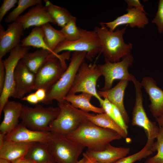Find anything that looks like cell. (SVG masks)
I'll return each mask as SVG.
<instances>
[{"mask_svg": "<svg viewBox=\"0 0 163 163\" xmlns=\"http://www.w3.org/2000/svg\"><path fill=\"white\" fill-rule=\"evenodd\" d=\"M66 136L69 139L94 151H102L111 142L122 138L116 132L99 126L88 120Z\"/></svg>", "mask_w": 163, "mask_h": 163, "instance_id": "1", "label": "cell"}, {"mask_svg": "<svg viewBox=\"0 0 163 163\" xmlns=\"http://www.w3.org/2000/svg\"><path fill=\"white\" fill-rule=\"evenodd\" d=\"M99 24L100 26H96L94 30L99 37L101 46L100 54H103L105 62H118L131 53L132 44L125 43L123 38L126 27L121 29L117 28L111 31L103 22Z\"/></svg>", "mask_w": 163, "mask_h": 163, "instance_id": "2", "label": "cell"}, {"mask_svg": "<svg viewBox=\"0 0 163 163\" xmlns=\"http://www.w3.org/2000/svg\"><path fill=\"white\" fill-rule=\"evenodd\" d=\"M86 54L84 52L72 53L66 69L56 82L46 91L42 103L50 104L54 100L58 101L64 99L72 87L79 68L85 61Z\"/></svg>", "mask_w": 163, "mask_h": 163, "instance_id": "3", "label": "cell"}, {"mask_svg": "<svg viewBox=\"0 0 163 163\" xmlns=\"http://www.w3.org/2000/svg\"><path fill=\"white\" fill-rule=\"evenodd\" d=\"M70 54L69 51L57 55L51 54L35 74L33 90L42 88L47 91L54 85L66 69V60Z\"/></svg>", "mask_w": 163, "mask_h": 163, "instance_id": "4", "label": "cell"}, {"mask_svg": "<svg viewBox=\"0 0 163 163\" xmlns=\"http://www.w3.org/2000/svg\"><path fill=\"white\" fill-rule=\"evenodd\" d=\"M57 104L60 111L57 117L50 123V132L66 136L88 120V117L91 114L74 107L64 99L57 101Z\"/></svg>", "mask_w": 163, "mask_h": 163, "instance_id": "5", "label": "cell"}, {"mask_svg": "<svg viewBox=\"0 0 163 163\" xmlns=\"http://www.w3.org/2000/svg\"><path fill=\"white\" fill-rule=\"evenodd\" d=\"M56 163H77L85 148L61 133L50 132L46 143Z\"/></svg>", "mask_w": 163, "mask_h": 163, "instance_id": "6", "label": "cell"}, {"mask_svg": "<svg viewBox=\"0 0 163 163\" xmlns=\"http://www.w3.org/2000/svg\"><path fill=\"white\" fill-rule=\"evenodd\" d=\"M60 111L58 107H46L37 104L32 107L23 105L20 118L21 123L31 130L48 132L50 123L57 117Z\"/></svg>", "mask_w": 163, "mask_h": 163, "instance_id": "7", "label": "cell"}, {"mask_svg": "<svg viewBox=\"0 0 163 163\" xmlns=\"http://www.w3.org/2000/svg\"><path fill=\"white\" fill-rule=\"evenodd\" d=\"M102 75L95 62L88 64L84 61L79 68L68 94L80 92L90 94L97 99L101 106L104 99L98 94L96 85L98 79Z\"/></svg>", "mask_w": 163, "mask_h": 163, "instance_id": "8", "label": "cell"}, {"mask_svg": "<svg viewBox=\"0 0 163 163\" xmlns=\"http://www.w3.org/2000/svg\"><path fill=\"white\" fill-rule=\"evenodd\" d=\"M81 35L78 40L72 41L65 40L60 43L54 50L57 54L66 51L84 52L86 53V58L91 61L101 51L99 37L94 31L80 29Z\"/></svg>", "mask_w": 163, "mask_h": 163, "instance_id": "9", "label": "cell"}, {"mask_svg": "<svg viewBox=\"0 0 163 163\" xmlns=\"http://www.w3.org/2000/svg\"><path fill=\"white\" fill-rule=\"evenodd\" d=\"M132 81L134 85L136 97L132 113L131 124L143 129L147 138V141L154 142L159 133V128L155 122L149 119L146 114L143 104L142 87L141 83L134 76Z\"/></svg>", "mask_w": 163, "mask_h": 163, "instance_id": "10", "label": "cell"}, {"mask_svg": "<svg viewBox=\"0 0 163 163\" xmlns=\"http://www.w3.org/2000/svg\"><path fill=\"white\" fill-rule=\"evenodd\" d=\"M30 49V47L24 46L20 44L11 51L7 58L2 60L5 69L6 78L4 88L0 94V116L3 108L9 98L13 97L14 73L16 66L19 61L28 53Z\"/></svg>", "mask_w": 163, "mask_h": 163, "instance_id": "11", "label": "cell"}, {"mask_svg": "<svg viewBox=\"0 0 163 163\" xmlns=\"http://www.w3.org/2000/svg\"><path fill=\"white\" fill-rule=\"evenodd\" d=\"M134 58L131 53L118 62L106 61L103 64H98V67L104 78V87L101 89L104 91L111 88L116 80H126L132 81L133 75L130 74L128 68L132 64Z\"/></svg>", "mask_w": 163, "mask_h": 163, "instance_id": "12", "label": "cell"}, {"mask_svg": "<svg viewBox=\"0 0 163 163\" xmlns=\"http://www.w3.org/2000/svg\"><path fill=\"white\" fill-rule=\"evenodd\" d=\"M14 87L12 97L22 99L34 89L35 74L31 72L21 60L14 73Z\"/></svg>", "mask_w": 163, "mask_h": 163, "instance_id": "13", "label": "cell"}, {"mask_svg": "<svg viewBox=\"0 0 163 163\" xmlns=\"http://www.w3.org/2000/svg\"><path fill=\"white\" fill-rule=\"evenodd\" d=\"M24 30L17 21L10 23L6 30L0 25V60L8 52L20 44Z\"/></svg>", "mask_w": 163, "mask_h": 163, "instance_id": "14", "label": "cell"}, {"mask_svg": "<svg viewBox=\"0 0 163 163\" xmlns=\"http://www.w3.org/2000/svg\"><path fill=\"white\" fill-rule=\"evenodd\" d=\"M126 11L127 13L118 17L113 21L103 23L111 31L123 25L127 24L131 27L143 28L148 24L149 20L145 13L134 8H127Z\"/></svg>", "mask_w": 163, "mask_h": 163, "instance_id": "15", "label": "cell"}, {"mask_svg": "<svg viewBox=\"0 0 163 163\" xmlns=\"http://www.w3.org/2000/svg\"><path fill=\"white\" fill-rule=\"evenodd\" d=\"M16 21L21 25L24 30L32 26H41L48 23L56 24L42 3L34 6Z\"/></svg>", "mask_w": 163, "mask_h": 163, "instance_id": "16", "label": "cell"}, {"mask_svg": "<svg viewBox=\"0 0 163 163\" xmlns=\"http://www.w3.org/2000/svg\"><path fill=\"white\" fill-rule=\"evenodd\" d=\"M50 134V132H44L31 130L21 123L5 136L4 140L24 142H39L46 143Z\"/></svg>", "mask_w": 163, "mask_h": 163, "instance_id": "17", "label": "cell"}, {"mask_svg": "<svg viewBox=\"0 0 163 163\" xmlns=\"http://www.w3.org/2000/svg\"><path fill=\"white\" fill-rule=\"evenodd\" d=\"M140 83L149 96L151 101L149 108L156 119L163 113V91L157 85L156 82L151 77H144Z\"/></svg>", "mask_w": 163, "mask_h": 163, "instance_id": "18", "label": "cell"}, {"mask_svg": "<svg viewBox=\"0 0 163 163\" xmlns=\"http://www.w3.org/2000/svg\"><path fill=\"white\" fill-rule=\"evenodd\" d=\"M129 82L127 80H121L113 88L106 91H98L101 97L107 99L117 108L127 125L129 123V118L124 106L123 99L125 90Z\"/></svg>", "mask_w": 163, "mask_h": 163, "instance_id": "19", "label": "cell"}, {"mask_svg": "<svg viewBox=\"0 0 163 163\" xmlns=\"http://www.w3.org/2000/svg\"><path fill=\"white\" fill-rule=\"evenodd\" d=\"M23 104L9 100L2 109L4 118L0 125V133L5 135L11 132L19 124Z\"/></svg>", "mask_w": 163, "mask_h": 163, "instance_id": "20", "label": "cell"}, {"mask_svg": "<svg viewBox=\"0 0 163 163\" xmlns=\"http://www.w3.org/2000/svg\"><path fill=\"white\" fill-rule=\"evenodd\" d=\"M130 150L129 148L116 147L109 144L102 151H94L87 149L85 153L98 162L113 163L126 156Z\"/></svg>", "mask_w": 163, "mask_h": 163, "instance_id": "21", "label": "cell"}, {"mask_svg": "<svg viewBox=\"0 0 163 163\" xmlns=\"http://www.w3.org/2000/svg\"><path fill=\"white\" fill-rule=\"evenodd\" d=\"M33 142L4 140L0 145V158L7 160L11 163L23 158Z\"/></svg>", "mask_w": 163, "mask_h": 163, "instance_id": "22", "label": "cell"}, {"mask_svg": "<svg viewBox=\"0 0 163 163\" xmlns=\"http://www.w3.org/2000/svg\"><path fill=\"white\" fill-rule=\"evenodd\" d=\"M93 96L91 94L82 92L79 94H68L64 99L69 102L74 107L84 111H92L97 114L105 113L102 107L92 104L90 101Z\"/></svg>", "mask_w": 163, "mask_h": 163, "instance_id": "23", "label": "cell"}, {"mask_svg": "<svg viewBox=\"0 0 163 163\" xmlns=\"http://www.w3.org/2000/svg\"><path fill=\"white\" fill-rule=\"evenodd\" d=\"M24 158L35 163H56L49 152L46 143L34 142Z\"/></svg>", "mask_w": 163, "mask_h": 163, "instance_id": "24", "label": "cell"}, {"mask_svg": "<svg viewBox=\"0 0 163 163\" xmlns=\"http://www.w3.org/2000/svg\"><path fill=\"white\" fill-rule=\"evenodd\" d=\"M51 54L48 50L40 49L27 53L21 60L29 70L35 74Z\"/></svg>", "mask_w": 163, "mask_h": 163, "instance_id": "25", "label": "cell"}, {"mask_svg": "<svg viewBox=\"0 0 163 163\" xmlns=\"http://www.w3.org/2000/svg\"><path fill=\"white\" fill-rule=\"evenodd\" d=\"M88 120L95 125L102 128L114 131L122 138L127 137L126 133L110 117L105 113L97 114L91 113L88 117Z\"/></svg>", "mask_w": 163, "mask_h": 163, "instance_id": "26", "label": "cell"}, {"mask_svg": "<svg viewBox=\"0 0 163 163\" xmlns=\"http://www.w3.org/2000/svg\"><path fill=\"white\" fill-rule=\"evenodd\" d=\"M21 44L25 46H32L46 50L55 55L58 54L51 50L46 44L41 26L35 27L32 29L29 34L21 40Z\"/></svg>", "mask_w": 163, "mask_h": 163, "instance_id": "27", "label": "cell"}, {"mask_svg": "<svg viewBox=\"0 0 163 163\" xmlns=\"http://www.w3.org/2000/svg\"><path fill=\"white\" fill-rule=\"evenodd\" d=\"M44 1L49 13L56 24L62 28L74 17L66 9L54 5L48 0Z\"/></svg>", "mask_w": 163, "mask_h": 163, "instance_id": "28", "label": "cell"}, {"mask_svg": "<svg viewBox=\"0 0 163 163\" xmlns=\"http://www.w3.org/2000/svg\"><path fill=\"white\" fill-rule=\"evenodd\" d=\"M44 34V39L47 45L54 52L57 46L66 40L60 30H56L48 23L41 26Z\"/></svg>", "mask_w": 163, "mask_h": 163, "instance_id": "29", "label": "cell"}, {"mask_svg": "<svg viewBox=\"0 0 163 163\" xmlns=\"http://www.w3.org/2000/svg\"><path fill=\"white\" fill-rule=\"evenodd\" d=\"M42 2L41 0H18L17 6L6 17L5 21L6 23H11L15 21L27 8L41 4Z\"/></svg>", "mask_w": 163, "mask_h": 163, "instance_id": "30", "label": "cell"}, {"mask_svg": "<svg viewBox=\"0 0 163 163\" xmlns=\"http://www.w3.org/2000/svg\"><path fill=\"white\" fill-rule=\"evenodd\" d=\"M154 143L147 141L144 146L139 152L122 158L113 163H134L146 158L153 153L152 147Z\"/></svg>", "mask_w": 163, "mask_h": 163, "instance_id": "31", "label": "cell"}, {"mask_svg": "<svg viewBox=\"0 0 163 163\" xmlns=\"http://www.w3.org/2000/svg\"><path fill=\"white\" fill-rule=\"evenodd\" d=\"M76 18H73L60 31L63 35L66 40L74 41L78 39L81 35V30L76 25Z\"/></svg>", "mask_w": 163, "mask_h": 163, "instance_id": "32", "label": "cell"}, {"mask_svg": "<svg viewBox=\"0 0 163 163\" xmlns=\"http://www.w3.org/2000/svg\"><path fill=\"white\" fill-rule=\"evenodd\" d=\"M159 128V131L152 149L153 152L157 151L156 155L148 158L145 163H163V132Z\"/></svg>", "mask_w": 163, "mask_h": 163, "instance_id": "33", "label": "cell"}, {"mask_svg": "<svg viewBox=\"0 0 163 163\" xmlns=\"http://www.w3.org/2000/svg\"><path fill=\"white\" fill-rule=\"evenodd\" d=\"M152 23L156 24L159 33L163 32V0H160L158 3L157 11L154 18L152 21Z\"/></svg>", "mask_w": 163, "mask_h": 163, "instance_id": "34", "label": "cell"}, {"mask_svg": "<svg viewBox=\"0 0 163 163\" xmlns=\"http://www.w3.org/2000/svg\"><path fill=\"white\" fill-rule=\"evenodd\" d=\"M114 120L119 126L128 134V125L126 123L123 117L119 110L113 104Z\"/></svg>", "mask_w": 163, "mask_h": 163, "instance_id": "35", "label": "cell"}, {"mask_svg": "<svg viewBox=\"0 0 163 163\" xmlns=\"http://www.w3.org/2000/svg\"><path fill=\"white\" fill-rule=\"evenodd\" d=\"M17 0H4L0 8V21H1L7 12L18 3Z\"/></svg>", "mask_w": 163, "mask_h": 163, "instance_id": "36", "label": "cell"}, {"mask_svg": "<svg viewBox=\"0 0 163 163\" xmlns=\"http://www.w3.org/2000/svg\"><path fill=\"white\" fill-rule=\"evenodd\" d=\"M101 107L104 109L105 113L114 120L113 104L107 99L104 98Z\"/></svg>", "mask_w": 163, "mask_h": 163, "instance_id": "37", "label": "cell"}, {"mask_svg": "<svg viewBox=\"0 0 163 163\" xmlns=\"http://www.w3.org/2000/svg\"><path fill=\"white\" fill-rule=\"evenodd\" d=\"M6 78L5 68L2 59L0 60V93L4 88Z\"/></svg>", "mask_w": 163, "mask_h": 163, "instance_id": "38", "label": "cell"}, {"mask_svg": "<svg viewBox=\"0 0 163 163\" xmlns=\"http://www.w3.org/2000/svg\"><path fill=\"white\" fill-rule=\"evenodd\" d=\"M125 2L127 4V8H135L139 9L143 12L145 13L143 5L139 0H126Z\"/></svg>", "mask_w": 163, "mask_h": 163, "instance_id": "39", "label": "cell"}, {"mask_svg": "<svg viewBox=\"0 0 163 163\" xmlns=\"http://www.w3.org/2000/svg\"><path fill=\"white\" fill-rule=\"evenodd\" d=\"M21 100L33 104H36L39 102L35 92L24 96Z\"/></svg>", "mask_w": 163, "mask_h": 163, "instance_id": "40", "label": "cell"}, {"mask_svg": "<svg viewBox=\"0 0 163 163\" xmlns=\"http://www.w3.org/2000/svg\"><path fill=\"white\" fill-rule=\"evenodd\" d=\"M39 102H43L45 99L46 96V91L44 89L40 88L37 89L35 92Z\"/></svg>", "mask_w": 163, "mask_h": 163, "instance_id": "41", "label": "cell"}, {"mask_svg": "<svg viewBox=\"0 0 163 163\" xmlns=\"http://www.w3.org/2000/svg\"><path fill=\"white\" fill-rule=\"evenodd\" d=\"M83 158L78 161L77 163H94L95 161L88 156L85 153L83 154Z\"/></svg>", "mask_w": 163, "mask_h": 163, "instance_id": "42", "label": "cell"}, {"mask_svg": "<svg viewBox=\"0 0 163 163\" xmlns=\"http://www.w3.org/2000/svg\"><path fill=\"white\" fill-rule=\"evenodd\" d=\"M156 121L163 132V113L159 117L156 119Z\"/></svg>", "mask_w": 163, "mask_h": 163, "instance_id": "43", "label": "cell"}, {"mask_svg": "<svg viewBox=\"0 0 163 163\" xmlns=\"http://www.w3.org/2000/svg\"><path fill=\"white\" fill-rule=\"evenodd\" d=\"M11 163H35L34 161L24 158L20 159Z\"/></svg>", "mask_w": 163, "mask_h": 163, "instance_id": "44", "label": "cell"}, {"mask_svg": "<svg viewBox=\"0 0 163 163\" xmlns=\"http://www.w3.org/2000/svg\"><path fill=\"white\" fill-rule=\"evenodd\" d=\"M0 163H11L5 159L0 158Z\"/></svg>", "mask_w": 163, "mask_h": 163, "instance_id": "45", "label": "cell"}, {"mask_svg": "<svg viewBox=\"0 0 163 163\" xmlns=\"http://www.w3.org/2000/svg\"><path fill=\"white\" fill-rule=\"evenodd\" d=\"M94 163H99V162H97V161H95V162Z\"/></svg>", "mask_w": 163, "mask_h": 163, "instance_id": "46", "label": "cell"}]
</instances>
